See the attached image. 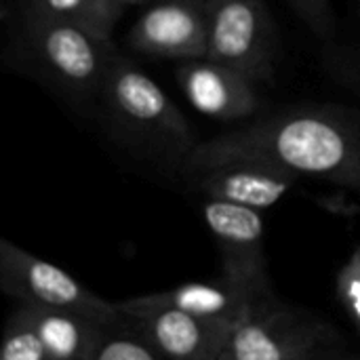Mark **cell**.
I'll use <instances>...</instances> for the list:
<instances>
[{
	"mask_svg": "<svg viewBox=\"0 0 360 360\" xmlns=\"http://www.w3.org/2000/svg\"><path fill=\"white\" fill-rule=\"evenodd\" d=\"M253 158L360 192V108L308 103L200 141L190 160Z\"/></svg>",
	"mask_w": 360,
	"mask_h": 360,
	"instance_id": "6da1fadb",
	"label": "cell"
},
{
	"mask_svg": "<svg viewBox=\"0 0 360 360\" xmlns=\"http://www.w3.org/2000/svg\"><path fill=\"white\" fill-rule=\"evenodd\" d=\"M97 101L101 127L120 150L181 179L200 141L156 80L118 53Z\"/></svg>",
	"mask_w": 360,
	"mask_h": 360,
	"instance_id": "7a4b0ae2",
	"label": "cell"
},
{
	"mask_svg": "<svg viewBox=\"0 0 360 360\" xmlns=\"http://www.w3.org/2000/svg\"><path fill=\"white\" fill-rule=\"evenodd\" d=\"M348 342L323 316L283 302L257 300L230 329L219 360H344Z\"/></svg>",
	"mask_w": 360,
	"mask_h": 360,
	"instance_id": "3957f363",
	"label": "cell"
},
{
	"mask_svg": "<svg viewBox=\"0 0 360 360\" xmlns=\"http://www.w3.org/2000/svg\"><path fill=\"white\" fill-rule=\"evenodd\" d=\"M21 42L38 74L72 99H97L118 51L110 38L23 8Z\"/></svg>",
	"mask_w": 360,
	"mask_h": 360,
	"instance_id": "277c9868",
	"label": "cell"
},
{
	"mask_svg": "<svg viewBox=\"0 0 360 360\" xmlns=\"http://www.w3.org/2000/svg\"><path fill=\"white\" fill-rule=\"evenodd\" d=\"M207 57L251 82H268L278 57V32L264 0H207Z\"/></svg>",
	"mask_w": 360,
	"mask_h": 360,
	"instance_id": "5b68a950",
	"label": "cell"
},
{
	"mask_svg": "<svg viewBox=\"0 0 360 360\" xmlns=\"http://www.w3.org/2000/svg\"><path fill=\"white\" fill-rule=\"evenodd\" d=\"M0 289L19 306L76 312L101 323L118 319L114 302L103 300L63 268L6 238L0 240Z\"/></svg>",
	"mask_w": 360,
	"mask_h": 360,
	"instance_id": "8992f818",
	"label": "cell"
},
{
	"mask_svg": "<svg viewBox=\"0 0 360 360\" xmlns=\"http://www.w3.org/2000/svg\"><path fill=\"white\" fill-rule=\"evenodd\" d=\"M116 308L118 316L165 360H219L230 335L228 327L160 304L150 293L122 300Z\"/></svg>",
	"mask_w": 360,
	"mask_h": 360,
	"instance_id": "52a82bcc",
	"label": "cell"
},
{
	"mask_svg": "<svg viewBox=\"0 0 360 360\" xmlns=\"http://www.w3.org/2000/svg\"><path fill=\"white\" fill-rule=\"evenodd\" d=\"M200 213L217 245L221 264L219 274L253 295L262 297L276 293L268 270L262 211L205 198Z\"/></svg>",
	"mask_w": 360,
	"mask_h": 360,
	"instance_id": "ba28073f",
	"label": "cell"
},
{
	"mask_svg": "<svg viewBox=\"0 0 360 360\" xmlns=\"http://www.w3.org/2000/svg\"><path fill=\"white\" fill-rule=\"evenodd\" d=\"M297 175L253 158H202L190 160L181 181L202 198L234 202L257 211L281 202L297 184Z\"/></svg>",
	"mask_w": 360,
	"mask_h": 360,
	"instance_id": "9c48e42d",
	"label": "cell"
},
{
	"mask_svg": "<svg viewBox=\"0 0 360 360\" xmlns=\"http://www.w3.org/2000/svg\"><path fill=\"white\" fill-rule=\"evenodd\" d=\"M207 40V0H158L129 32L137 53L179 61L205 59Z\"/></svg>",
	"mask_w": 360,
	"mask_h": 360,
	"instance_id": "30bf717a",
	"label": "cell"
},
{
	"mask_svg": "<svg viewBox=\"0 0 360 360\" xmlns=\"http://www.w3.org/2000/svg\"><path fill=\"white\" fill-rule=\"evenodd\" d=\"M175 78L190 105L215 120H247L262 105L255 82L211 59L179 61Z\"/></svg>",
	"mask_w": 360,
	"mask_h": 360,
	"instance_id": "8fae6325",
	"label": "cell"
},
{
	"mask_svg": "<svg viewBox=\"0 0 360 360\" xmlns=\"http://www.w3.org/2000/svg\"><path fill=\"white\" fill-rule=\"evenodd\" d=\"M272 295V293H270ZM152 300L175 306L188 314H194L202 321L221 325L232 329L249 310L251 306L268 295H253L251 291L238 287L236 283L228 281L226 276H217L215 281H192L184 283L165 291L150 293Z\"/></svg>",
	"mask_w": 360,
	"mask_h": 360,
	"instance_id": "7c38bea8",
	"label": "cell"
},
{
	"mask_svg": "<svg viewBox=\"0 0 360 360\" xmlns=\"http://www.w3.org/2000/svg\"><path fill=\"white\" fill-rule=\"evenodd\" d=\"M15 310L32 327L53 360H91L105 325H110L76 312L19 304H15Z\"/></svg>",
	"mask_w": 360,
	"mask_h": 360,
	"instance_id": "4fadbf2b",
	"label": "cell"
},
{
	"mask_svg": "<svg viewBox=\"0 0 360 360\" xmlns=\"http://www.w3.org/2000/svg\"><path fill=\"white\" fill-rule=\"evenodd\" d=\"M25 6H32L55 19L80 25L103 38H110L116 21L124 11L112 0H25Z\"/></svg>",
	"mask_w": 360,
	"mask_h": 360,
	"instance_id": "5bb4252c",
	"label": "cell"
},
{
	"mask_svg": "<svg viewBox=\"0 0 360 360\" xmlns=\"http://www.w3.org/2000/svg\"><path fill=\"white\" fill-rule=\"evenodd\" d=\"M91 360H165L120 316L105 325Z\"/></svg>",
	"mask_w": 360,
	"mask_h": 360,
	"instance_id": "9a60e30c",
	"label": "cell"
},
{
	"mask_svg": "<svg viewBox=\"0 0 360 360\" xmlns=\"http://www.w3.org/2000/svg\"><path fill=\"white\" fill-rule=\"evenodd\" d=\"M0 360H53L38 335L15 308L4 323Z\"/></svg>",
	"mask_w": 360,
	"mask_h": 360,
	"instance_id": "2e32d148",
	"label": "cell"
},
{
	"mask_svg": "<svg viewBox=\"0 0 360 360\" xmlns=\"http://www.w3.org/2000/svg\"><path fill=\"white\" fill-rule=\"evenodd\" d=\"M335 291L350 323L360 333V245L350 253V257L338 272Z\"/></svg>",
	"mask_w": 360,
	"mask_h": 360,
	"instance_id": "e0dca14e",
	"label": "cell"
},
{
	"mask_svg": "<svg viewBox=\"0 0 360 360\" xmlns=\"http://www.w3.org/2000/svg\"><path fill=\"white\" fill-rule=\"evenodd\" d=\"M287 2L316 38L329 42L335 36V17H333L331 0H287Z\"/></svg>",
	"mask_w": 360,
	"mask_h": 360,
	"instance_id": "ac0fdd59",
	"label": "cell"
},
{
	"mask_svg": "<svg viewBox=\"0 0 360 360\" xmlns=\"http://www.w3.org/2000/svg\"><path fill=\"white\" fill-rule=\"evenodd\" d=\"M112 2H116L118 6L127 8V6H131V4H139V2H146V0H112Z\"/></svg>",
	"mask_w": 360,
	"mask_h": 360,
	"instance_id": "d6986e66",
	"label": "cell"
},
{
	"mask_svg": "<svg viewBox=\"0 0 360 360\" xmlns=\"http://www.w3.org/2000/svg\"><path fill=\"white\" fill-rule=\"evenodd\" d=\"M350 360H360V359H350Z\"/></svg>",
	"mask_w": 360,
	"mask_h": 360,
	"instance_id": "ffe728a7",
	"label": "cell"
},
{
	"mask_svg": "<svg viewBox=\"0 0 360 360\" xmlns=\"http://www.w3.org/2000/svg\"><path fill=\"white\" fill-rule=\"evenodd\" d=\"M350 359H352V356H350ZM350 359H344V360H350Z\"/></svg>",
	"mask_w": 360,
	"mask_h": 360,
	"instance_id": "44dd1931",
	"label": "cell"
}]
</instances>
